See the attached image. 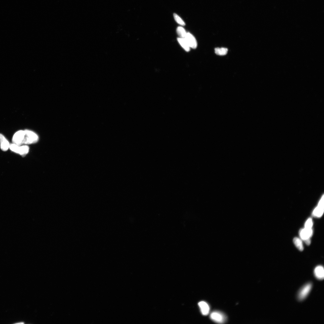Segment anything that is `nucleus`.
<instances>
[{"label":"nucleus","instance_id":"423d86ee","mask_svg":"<svg viewBox=\"0 0 324 324\" xmlns=\"http://www.w3.org/2000/svg\"><path fill=\"white\" fill-rule=\"evenodd\" d=\"M24 134L25 130H21L16 132L12 138L13 143L19 146L23 145Z\"/></svg>","mask_w":324,"mask_h":324},{"label":"nucleus","instance_id":"1a4fd4ad","mask_svg":"<svg viewBox=\"0 0 324 324\" xmlns=\"http://www.w3.org/2000/svg\"><path fill=\"white\" fill-rule=\"evenodd\" d=\"M10 144L5 137L2 134H0V147L1 149L6 151L10 149Z\"/></svg>","mask_w":324,"mask_h":324},{"label":"nucleus","instance_id":"2eb2a0df","mask_svg":"<svg viewBox=\"0 0 324 324\" xmlns=\"http://www.w3.org/2000/svg\"><path fill=\"white\" fill-rule=\"evenodd\" d=\"M177 32L180 38H185L187 33L184 29L181 27H177Z\"/></svg>","mask_w":324,"mask_h":324},{"label":"nucleus","instance_id":"20e7f679","mask_svg":"<svg viewBox=\"0 0 324 324\" xmlns=\"http://www.w3.org/2000/svg\"><path fill=\"white\" fill-rule=\"evenodd\" d=\"M211 319L214 321L219 323H224L226 320L225 316L221 312L214 311L210 315Z\"/></svg>","mask_w":324,"mask_h":324},{"label":"nucleus","instance_id":"f257e3e1","mask_svg":"<svg viewBox=\"0 0 324 324\" xmlns=\"http://www.w3.org/2000/svg\"><path fill=\"white\" fill-rule=\"evenodd\" d=\"M38 136L36 133L31 130H25L23 145L35 144L38 142Z\"/></svg>","mask_w":324,"mask_h":324},{"label":"nucleus","instance_id":"f03ea898","mask_svg":"<svg viewBox=\"0 0 324 324\" xmlns=\"http://www.w3.org/2000/svg\"><path fill=\"white\" fill-rule=\"evenodd\" d=\"M10 149L12 151L24 157L28 153L29 151V147L26 145L19 146L14 143L10 144Z\"/></svg>","mask_w":324,"mask_h":324},{"label":"nucleus","instance_id":"9b49d317","mask_svg":"<svg viewBox=\"0 0 324 324\" xmlns=\"http://www.w3.org/2000/svg\"><path fill=\"white\" fill-rule=\"evenodd\" d=\"M314 274L316 277L318 279L322 280L324 277V270L323 266H318L314 270Z\"/></svg>","mask_w":324,"mask_h":324},{"label":"nucleus","instance_id":"ddd939ff","mask_svg":"<svg viewBox=\"0 0 324 324\" xmlns=\"http://www.w3.org/2000/svg\"><path fill=\"white\" fill-rule=\"evenodd\" d=\"M293 242L296 247L300 251L303 250L304 247L301 240L298 238L295 237L294 239Z\"/></svg>","mask_w":324,"mask_h":324},{"label":"nucleus","instance_id":"9d476101","mask_svg":"<svg viewBox=\"0 0 324 324\" xmlns=\"http://www.w3.org/2000/svg\"><path fill=\"white\" fill-rule=\"evenodd\" d=\"M198 305L202 314L207 315L209 314L210 307L207 303L204 301H201L198 303Z\"/></svg>","mask_w":324,"mask_h":324},{"label":"nucleus","instance_id":"39448f33","mask_svg":"<svg viewBox=\"0 0 324 324\" xmlns=\"http://www.w3.org/2000/svg\"><path fill=\"white\" fill-rule=\"evenodd\" d=\"M324 213V196H323L320 199L317 206L314 209L313 213V215L316 217H320L323 215Z\"/></svg>","mask_w":324,"mask_h":324},{"label":"nucleus","instance_id":"6e6552de","mask_svg":"<svg viewBox=\"0 0 324 324\" xmlns=\"http://www.w3.org/2000/svg\"><path fill=\"white\" fill-rule=\"evenodd\" d=\"M185 38L190 48H196L197 46V40L189 32H187Z\"/></svg>","mask_w":324,"mask_h":324},{"label":"nucleus","instance_id":"f3484780","mask_svg":"<svg viewBox=\"0 0 324 324\" xmlns=\"http://www.w3.org/2000/svg\"><path fill=\"white\" fill-rule=\"evenodd\" d=\"M313 225V221L311 218L308 219L305 223V228L307 229H311Z\"/></svg>","mask_w":324,"mask_h":324},{"label":"nucleus","instance_id":"4468645a","mask_svg":"<svg viewBox=\"0 0 324 324\" xmlns=\"http://www.w3.org/2000/svg\"><path fill=\"white\" fill-rule=\"evenodd\" d=\"M228 49L226 48H216L215 49V53L219 55L223 56L226 55L228 52Z\"/></svg>","mask_w":324,"mask_h":324},{"label":"nucleus","instance_id":"7ed1b4c3","mask_svg":"<svg viewBox=\"0 0 324 324\" xmlns=\"http://www.w3.org/2000/svg\"><path fill=\"white\" fill-rule=\"evenodd\" d=\"M299 235L301 239L304 240L306 245H309L311 244L310 238L312 236L313 230L311 229L304 228L301 229L299 231Z\"/></svg>","mask_w":324,"mask_h":324},{"label":"nucleus","instance_id":"dca6fc26","mask_svg":"<svg viewBox=\"0 0 324 324\" xmlns=\"http://www.w3.org/2000/svg\"><path fill=\"white\" fill-rule=\"evenodd\" d=\"M174 16L175 21L178 24L183 26L185 25V23L183 20L177 14L174 13Z\"/></svg>","mask_w":324,"mask_h":324},{"label":"nucleus","instance_id":"f8f14e48","mask_svg":"<svg viewBox=\"0 0 324 324\" xmlns=\"http://www.w3.org/2000/svg\"><path fill=\"white\" fill-rule=\"evenodd\" d=\"M177 40L179 43L185 51L187 52L189 51L190 48L185 38H179Z\"/></svg>","mask_w":324,"mask_h":324},{"label":"nucleus","instance_id":"0eeeda50","mask_svg":"<svg viewBox=\"0 0 324 324\" xmlns=\"http://www.w3.org/2000/svg\"><path fill=\"white\" fill-rule=\"evenodd\" d=\"M312 288L311 284L309 283L304 286L298 295V299L300 300H304L308 295Z\"/></svg>","mask_w":324,"mask_h":324}]
</instances>
